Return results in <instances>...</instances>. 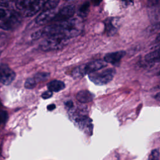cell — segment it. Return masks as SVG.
<instances>
[{
  "mask_svg": "<svg viewBox=\"0 0 160 160\" xmlns=\"http://www.w3.org/2000/svg\"><path fill=\"white\" fill-rule=\"evenodd\" d=\"M82 29V23L78 18H71L69 20L47 26L38 30L39 38L55 34H61L69 39L78 36Z\"/></svg>",
  "mask_w": 160,
  "mask_h": 160,
  "instance_id": "1",
  "label": "cell"
},
{
  "mask_svg": "<svg viewBox=\"0 0 160 160\" xmlns=\"http://www.w3.org/2000/svg\"><path fill=\"white\" fill-rule=\"evenodd\" d=\"M107 66V63L102 60H96L86 64L76 67L72 71V76L74 79H79L86 74H89L103 69Z\"/></svg>",
  "mask_w": 160,
  "mask_h": 160,
  "instance_id": "2",
  "label": "cell"
},
{
  "mask_svg": "<svg viewBox=\"0 0 160 160\" xmlns=\"http://www.w3.org/2000/svg\"><path fill=\"white\" fill-rule=\"evenodd\" d=\"M69 39L61 34L49 36L42 41L40 44V48L44 51L61 49L68 43Z\"/></svg>",
  "mask_w": 160,
  "mask_h": 160,
  "instance_id": "3",
  "label": "cell"
},
{
  "mask_svg": "<svg viewBox=\"0 0 160 160\" xmlns=\"http://www.w3.org/2000/svg\"><path fill=\"white\" fill-rule=\"evenodd\" d=\"M43 2V1L20 0L16 2V6L25 17H30L36 14L42 8Z\"/></svg>",
  "mask_w": 160,
  "mask_h": 160,
  "instance_id": "4",
  "label": "cell"
},
{
  "mask_svg": "<svg viewBox=\"0 0 160 160\" xmlns=\"http://www.w3.org/2000/svg\"><path fill=\"white\" fill-rule=\"evenodd\" d=\"M115 73L116 71L114 69L109 68L89 74V78L96 85H105L113 79Z\"/></svg>",
  "mask_w": 160,
  "mask_h": 160,
  "instance_id": "5",
  "label": "cell"
},
{
  "mask_svg": "<svg viewBox=\"0 0 160 160\" xmlns=\"http://www.w3.org/2000/svg\"><path fill=\"white\" fill-rule=\"evenodd\" d=\"M21 21V15L14 11H8L4 19L0 21V28L4 29H10L17 27Z\"/></svg>",
  "mask_w": 160,
  "mask_h": 160,
  "instance_id": "6",
  "label": "cell"
},
{
  "mask_svg": "<svg viewBox=\"0 0 160 160\" xmlns=\"http://www.w3.org/2000/svg\"><path fill=\"white\" fill-rule=\"evenodd\" d=\"M72 118L74 122L79 129L91 134L93 126L91 119L86 114L80 111L78 113H74Z\"/></svg>",
  "mask_w": 160,
  "mask_h": 160,
  "instance_id": "7",
  "label": "cell"
},
{
  "mask_svg": "<svg viewBox=\"0 0 160 160\" xmlns=\"http://www.w3.org/2000/svg\"><path fill=\"white\" fill-rule=\"evenodd\" d=\"M75 12V7L74 5H68L62 8L55 14L54 17L51 21L63 22L70 19L73 16Z\"/></svg>",
  "mask_w": 160,
  "mask_h": 160,
  "instance_id": "8",
  "label": "cell"
},
{
  "mask_svg": "<svg viewBox=\"0 0 160 160\" xmlns=\"http://www.w3.org/2000/svg\"><path fill=\"white\" fill-rule=\"evenodd\" d=\"M16 78V74L13 70L6 64L0 65V82L8 85L11 84Z\"/></svg>",
  "mask_w": 160,
  "mask_h": 160,
  "instance_id": "9",
  "label": "cell"
},
{
  "mask_svg": "<svg viewBox=\"0 0 160 160\" xmlns=\"http://www.w3.org/2000/svg\"><path fill=\"white\" fill-rule=\"evenodd\" d=\"M104 23L105 32L108 36H113L118 32L119 28V19L118 18H108L104 20Z\"/></svg>",
  "mask_w": 160,
  "mask_h": 160,
  "instance_id": "10",
  "label": "cell"
},
{
  "mask_svg": "<svg viewBox=\"0 0 160 160\" xmlns=\"http://www.w3.org/2000/svg\"><path fill=\"white\" fill-rule=\"evenodd\" d=\"M124 51H119L108 53L104 57V61L106 63H110L112 65H118L120 63L122 58L125 56Z\"/></svg>",
  "mask_w": 160,
  "mask_h": 160,
  "instance_id": "11",
  "label": "cell"
},
{
  "mask_svg": "<svg viewBox=\"0 0 160 160\" xmlns=\"http://www.w3.org/2000/svg\"><path fill=\"white\" fill-rule=\"evenodd\" d=\"M56 14L55 9L45 11L41 12L35 19V22L38 25H43L51 21Z\"/></svg>",
  "mask_w": 160,
  "mask_h": 160,
  "instance_id": "12",
  "label": "cell"
},
{
  "mask_svg": "<svg viewBox=\"0 0 160 160\" xmlns=\"http://www.w3.org/2000/svg\"><path fill=\"white\" fill-rule=\"evenodd\" d=\"M94 95L88 90H82L76 94L77 100L81 103H88L92 101Z\"/></svg>",
  "mask_w": 160,
  "mask_h": 160,
  "instance_id": "13",
  "label": "cell"
},
{
  "mask_svg": "<svg viewBox=\"0 0 160 160\" xmlns=\"http://www.w3.org/2000/svg\"><path fill=\"white\" fill-rule=\"evenodd\" d=\"M47 87L48 90L52 92H59L64 89L65 84L60 80H52L47 84Z\"/></svg>",
  "mask_w": 160,
  "mask_h": 160,
  "instance_id": "14",
  "label": "cell"
},
{
  "mask_svg": "<svg viewBox=\"0 0 160 160\" xmlns=\"http://www.w3.org/2000/svg\"><path fill=\"white\" fill-rule=\"evenodd\" d=\"M145 61L149 64H154L156 62H159V51L156 49L154 51H152L146 55Z\"/></svg>",
  "mask_w": 160,
  "mask_h": 160,
  "instance_id": "15",
  "label": "cell"
},
{
  "mask_svg": "<svg viewBox=\"0 0 160 160\" xmlns=\"http://www.w3.org/2000/svg\"><path fill=\"white\" fill-rule=\"evenodd\" d=\"M59 2V1H56V0L44 1L43 4H42V11L55 9V8L57 7Z\"/></svg>",
  "mask_w": 160,
  "mask_h": 160,
  "instance_id": "16",
  "label": "cell"
},
{
  "mask_svg": "<svg viewBox=\"0 0 160 160\" xmlns=\"http://www.w3.org/2000/svg\"><path fill=\"white\" fill-rule=\"evenodd\" d=\"M89 8H90V4L89 2H84L79 8V10L78 11V16H80L81 18L86 17L89 12Z\"/></svg>",
  "mask_w": 160,
  "mask_h": 160,
  "instance_id": "17",
  "label": "cell"
},
{
  "mask_svg": "<svg viewBox=\"0 0 160 160\" xmlns=\"http://www.w3.org/2000/svg\"><path fill=\"white\" fill-rule=\"evenodd\" d=\"M49 76H50L49 73H48V72H38L34 76L33 78L38 83L41 81H44L47 80L49 78Z\"/></svg>",
  "mask_w": 160,
  "mask_h": 160,
  "instance_id": "18",
  "label": "cell"
},
{
  "mask_svg": "<svg viewBox=\"0 0 160 160\" xmlns=\"http://www.w3.org/2000/svg\"><path fill=\"white\" fill-rule=\"evenodd\" d=\"M36 81L34 80V79L32 78H28L24 83V87L27 89H32L36 86Z\"/></svg>",
  "mask_w": 160,
  "mask_h": 160,
  "instance_id": "19",
  "label": "cell"
},
{
  "mask_svg": "<svg viewBox=\"0 0 160 160\" xmlns=\"http://www.w3.org/2000/svg\"><path fill=\"white\" fill-rule=\"evenodd\" d=\"M151 160H159V149H153L149 156Z\"/></svg>",
  "mask_w": 160,
  "mask_h": 160,
  "instance_id": "20",
  "label": "cell"
},
{
  "mask_svg": "<svg viewBox=\"0 0 160 160\" xmlns=\"http://www.w3.org/2000/svg\"><path fill=\"white\" fill-rule=\"evenodd\" d=\"M8 119V114L6 111L0 110V126L2 125Z\"/></svg>",
  "mask_w": 160,
  "mask_h": 160,
  "instance_id": "21",
  "label": "cell"
},
{
  "mask_svg": "<svg viewBox=\"0 0 160 160\" xmlns=\"http://www.w3.org/2000/svg\"><path fill=\"white\" fill-rule=\"evenodd\" d=\"M52 92L51 91H50L48 90V91H46L44 92L42 94L41 97H42V98L44 99H48V98L52 97Z\"/></svg>",
  "mask_w": 160,
  "mask_h": 160,
  "instance_id": "22",
  "label": "cell"
},
{
  "mask_svg": "<svg viewBox=\"0 0 160 160\" xmlns=\"http://www.w3.org/2000/svg\"><path fill=\"white\" fill-rule=\"evenodd\" d=\"M8 12V11H6L4 9L0 8V21L2 20L3 19H4L6 18V16H7Z\"/></svg>",
  "mask_w": 160,
  "mask_h": 160,
  "instance_id": "23",
  "label": "cell"
},
{
  "mask_svg": "<svg viewBox=\"0 0 160 160\" xmlns=\"http://www.w3.org/2000/svg\"><path fill=\"white\" fill-rule=\"evenodd\" d=\"M64 104H65L66 106L68 107L69 109H71L73 107V102L71 100H69V101H68L65 102Z\"/></svg>",
  "mask_w": 160,
  "mask_h": 160,
  "instance_id": "24",
  "label": "cell"
},
{
  "mask_svg": "<svg viewBox=\"0 0 160 160\" xmlns=\"http://www.w3.org/2000/svg\"><path fill=\"white\" fill-rule=\"evenodd\" d=\"M9 6V2L6 1H0V6L8 7Z\"/></svg>",
  "mask_w": 160,
  "mask_h": 160,
  "instance_id": "25",
  "label": "cell"
},
{
  "mask_svg": "<svg viewBox=\"0 0 160 160\" xmlns=\"http://www.w3.org/2000/svg\"><path fill=\"white\" fill-rule=\"evenodd\" d=\"M56 108V106L55 104H49L48 106H47V109L48 111H52V110H54V109Z\"/></svg>",
  "mask_w": 160,
  "mask_h": 160,
  "instance_id": "26",
  "label": "cell"
},
{
  "mask_svg": "<svg viewBox=\"0 0 160 160\" xmlns=\"http://www.w3.org/2000/svg\"><path fill=\"white\" fill-rule=\"evenodd\" d=\"M159 92H158L157 94H156V95H155V96H154V98L155 99H156V100L157 101H159V99H160V98H159Z\"/></svg>",
  "mask_w": 160,
  "mask_h": 160,
  "instance_id": "27",
  "label": "cell"
}]
</instances>
